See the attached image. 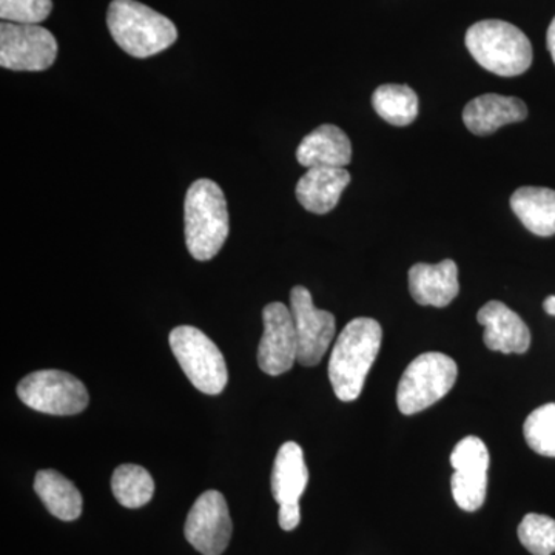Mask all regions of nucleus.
I'll list each match as a JSON object with an SVG mask.
<instances>
[{"label": "nucleus", "instance_id": "17", "mask_svg": "<svg viewBox=\"0 0 555 555\" xmlns=\"http://www.w3.org/2000/svg\"><path fill=\"white\" fill-rule=\"evenodd\" d=\"M297 159L306 169L346 167L352 160V144L339 127L324 124L302 139Z\"/></svg>", "mask_w": 555, "mask_h": 555}, {"label": "nucleus", "instance_id": "8", "mask_svg": "<svg viewBox=\"0 0 555 555\" xmlns=\"http://www.w3.org/2000/svg\"><path fill=\"white\" fill-rule=\"evenodd\" d=\"M57 57V40L35 24H0V65L13 72H43Z\"/></svg>", "mask_w": 555, "mask_h": 555}, {"label": "nucleus", "instance_id": "9", "mask_svg": "<svg viewBox=\"0 0 555 555\" xmlns=\"http://www.w3.org/2000/svg\"><path fill=\"white\" fill-rule=\"evenodd\" d=\"M454 474L451 477L452 496L456 506L466 513H476L488 494V470L491 465L488 448L478 437L459 441L451 454Z\"/></svg>", "mask_w": 555, "mask_h": 555}, {"label": "nucleus", "instance_id": "26", "mask_svg": "<svg viewBox=\"0 0 555 555\" xmlns=\"http://www.w3.org/2000/svg\"><path fill=\"white\" fill-rule=\"evenodd\" d=\"M278 521H280L283 531H294L299 525V521H301V509H299V505L280 506Z\"/></svg>", "mask_w": 555, "mask_h": 555}, {"label": "nucleus", "instance_id": "3", "mask_svg": "<svg viewBox=\"0 0 555 555\" xmlns=\"http://www.w3.org/2000/svg\"><path fill=\"white\" fill-rule=\"evenodd\" d=\"M107 25L120 49L138 60L170 49L178 39L177 27L169 17L137 0H113Z\"/></svg>", "mask_w": 555, "mask_h": 555}, {"label": "nucleus", "instance_id": "2", "mask_svg": "<svg viewBox=\"0 0 555 555\" xmlns=\"http://www.w3.org/2000/svg\"><path fill=\"white\" fill-rule=\"evenodd\" d=\"M230 222L224 192L211 179H198L184 201V233L189 254L196 261H210L229 238Z\"/></svg>", "mask_w": 555, "mask_h": 555}, {"label": "nucleus", "instance_id": "10", "mask_svg": "<svg viewBox=\"0 0 555 555\" xmlns=\"http://www.w3.org/2000/svg\"><path fill=\"white\" fill-rule=\"evenodd\" d=\"M291 312L298 338L297 361L301 366H317L326 356L328 346L335 337V317L326 310L317 309L312 295L305 286L292 288Z\"/></svg>", "mask_w": 555, "mask_h": 555}, {"label": "nucleus", "instance_id": "25", "mask_svg": "<svg viewBox=\"0 0 555 555\" xmlns=\"http://www.w3.org/2000/svg\"><path fill=\"white\" fill-rule=\"evenodd\" d=\"M51 10V0H0V17L13 24L38 25L50 16Z\"/></svg>", "mask_w": 555, "mask_h": 555}, {"label": "nucleus", "instance_id": "28", "mask_svg": "<svg viewBox=\"0 0 555 555\" xmlns=\"http://www.w3.org/2000/svg\"><path fill=\"white\" fill-rule=\"evenodd\" d=\"M543 309H545L547 315L555 317V295H551V297L545 299V302H543Z\"/></svg>", "mask_w": 555, "mask_h": 555}, {"label": "nucleus", "instance_id": "14", "mask_svg": "<svg viewBox=\"0 0 555 555\" xmlns=\"http://www.w3.org/2000/svg\"><path fill=\"white\" fill-rule=\"evenodd\" d=\"M409 291L420 306L447 308L460 292L459 268L452 259L438 264L412 266L409 270Z\"/></svg>", "mask_w": 555, "mask_h": 555}, {"label": "nucleus", "instance_id": "24", "mask_svg": "<svg viewBox=\"0 0 555 555\" xmlns=\"http://www.w3.org/2000/svg\"><path fill=\"white\" fill-rule=\"evenodd\" d=\"M518 540L532 555L555 553V520L542 514H528L518 525Z\"/></svg>", "mask_w": 555, "mask_h": 555}, {"label": "nucleus", "instance_id": "23", "mask_svg": "<svg viewBox=\"0 0 555 555\" xmlns=\"http://www.w3.org/2000/svg\"><path fill=\"white\" fill-rule=\"evenodd\" d=\"M526 443L545 456H555V404H543L529 414L524 426Z\"/></svg>", "mask_w": 555, "mask_h": 555}, {"label": "nucleus", "instance_id": "18", "mask_svg": "<svg viewBox=\"0 0 555 555\" xmlns=\"http://www.w3.org/2000/svg\"><path fill=\"white\" fill-rule=\"evenodd\" d=\"M309 483V470L306 466L305 452L295 441H287L278 451L273 463L272 486L273 499L280 506L299 505Z\"/></svg>", "mask_w": 555, "mask_h": 555}, {"label": "nucleus", "instance_id": "6", "mask_svg": "<svg viewBox=\"0 0 555 555\" xmlns=\"http://www.w3.org/2000/svg\"><path fill=\"white\" fill-rule=\"evenodd\" d=\"M170 347L190 383L207 393L218 396L229 382L228 364L219 347L204 332L179 326L170 332Z\"/></svg>", "mask_w": 555, "mask_h": 555}, {"label": "nucleus", "instance_id": "22", "mask_svg": "<svg viewBox=\"0 0 555 555\" xmlns=\"http://www.w3.org/2000/svg\"><path fill=\"white\" fill-rule=\"evenodd\" d=\"M112 491L120 505L138 509L147 505L155 494V480L145 467L120 465L112 477Z\"/></svg>", "mask_w": 555, "mask_h": 555}, {"label": "nucleus", "instance_id": "27", "mask_svg": "<svg viewBox=\"0 0 555 555\" xmlns=\"http://www.w3.org/2000/svg\"><path fill=\"white\" fill-rule=\"evenodd\" d=\"M546 43L547 50H550L551 56H553L555 64V17L553 22H551L550 28H547Z\"/></svg>", "mask_w": 555, "mask_h": 555}, {"label": "nucleus", "instance_id": "4", "mask_svg": "<svg viewBox=\"0 0 555 555\" xmlns=\"http://www.w3.org/2000/svg\"><path fill=\"white\" fill-rule=\"evenodd\" d=\"M466 47L477 64L503 78L524 75L532 64L531 42L509 22H477L466 33Z\"/></svg>", "mask_w": 555, "mask_h": 555}, {"label": "nucleus", "instance_id": "15", "mask_svg": "<svg viewBox=\"0 0 555 555\" xmlns=\"http://www.w3.org/2000/svg\"><path fill=\"white\" fill-rule=\"evenodd\" d=\"M528 116L524 101L502 94H481L474 98L463 109V120L467 130L478 137L492 134L509 124L521 122Z\"/></svg>", "mask_w": 555, "mask_h": 555}, {"label": "nucleus", "instance_id": "20", "mask_svg": "<svg viewBox=\"0 0 555 555\" xmlns=\"http://www.w3.org/2000/svg\"><path fill=\"white\" fill-rule=\"evenodd\" d=\"M35 491L51 516L62 521H75L82 514L79 489L56 470H39L35 477Z\"/></svg>", "mask_w": 555, "mask_h": 555}, {"label": "nucleus", "instance_id": "19", "mask_svg": "<svg viewBox=\"0 0 555 555\" xmlns=\"http://www.w3.org/2000/svg\"><path fill=\"white\" fill-rule=\"evenodd\" d=\"M511 207L529 232L539 236L555 235V190L518 189L511 196Z\"/></svg>", "mask_w": 555, "mask_h": 555}, {"label": "nucleus", "instance_id": "16", "mask_svg": "<svg viewBox=\"0 0 555 555\" xmlns=\"http://www.w3.org/2000/svg\"><path fill=\"white\" fill-rule=\"evenodd\" d=\"M350 179L345 167H313L299 179L295 193L306 210L326 215L337 207Z\"/></svg>", "mask_w": 555, "mask_h": 555}, {"label": "nucleus", "instance_id": "12", "mask_svg": "<svg viewBox=\"0 0 555 555\" xmlns=\"http://www.w3.org/2000/svg\"><path fill=\"white\" fill-rule=\"evenodd\" d=\"M264 334L258 346V366L264 374H286L298 360V338L294 317L283 302H270L262 309Z\"/></svg>", "mask_w": 555, "mask_h": 555}, {"label": "nucleus", "instance_id": "1", "mask_svg": "<svg viewBox=\"0 0 555 555\" xmlns=\"http://www.w3.org/2000/svg\"><path fill=\"white\" fill-rule=\"evenodd\" d=\"M382 338V326L372 318H356L343 328L328 360V379L338 400L347 403L360 397Z\"/></svg>", "mask_w": 555, "mask_h": 555}, {"label": "nucleus", "instance_id": "11", "mask_svg": "<svg viewBox=\"0 0 555 555\" xmlns=\"http://www.w3.org/2000/svg\"><path fill=\"white\" fill-rule=\"evenodd\" d=\"M232 529L224 495L219 491H206L193 503L185 520L184 534L198 553L221 555L232 539Z\"/></svg>", "mask_w": 555, "mask_h": 555}, {"label": "nucleus", "instance_id": "5", "mask_svg": "<svg viewBox=\"0 0 555 555\" xmlns=\"http://www.w3.org/2000/svg\"><path fill=\"white\" fill-rule=\"evenodd\" d=\"M459 367L444 353H422L409 364L397 390V404L401 414L415 415L433 406L451 392Z\"/></svg>", "mask_w": 555, "mask_h": 555}, {"label": "nucleus", "instance_id": "7", "mask_svg": "<svg viewBox=\"0 0 555 555\" xmlns=\"http://www.w3.org/2000/svg\"><path fill=\"white\" fill-rule=\"evenodd\" d=\"M22 403L49 415H76L89 406V390L67 372L38 371L17 385Z\"/></svg>", "mask_w": 555, "mask_h": 555}, {"label": "nucleus", "instance_id": "13", "mask_svg": "<svg viewBox=\"0 0 555 555\" xmlns=\"http://www.w3.org/2000/svg\"><path fill=\"white\" fill-rule=\"evenodd\" d=\"M478 323L485 327L483 341L489 350L502 353L528 352L531 334L525 321L500 301L486 302L478 310Z\"/></svg>", "mask_w": 555, "mask_h": 555}, {"label": "nucleus", "instance_id": "21", "mask_svg": "<svg viewBox=\"0 0 555 555\" xmlns=\"http://www.w3.org/2000/svg\"><path fill=\"white\" fill-rule=\"evenodd\" d=\"M372 105L379 118L392 126L404 127L418 116V96L411 87L385 83L372 94Z\"/></svg>", "mask_w": 555, "mask_h": 555}]
</instances>
